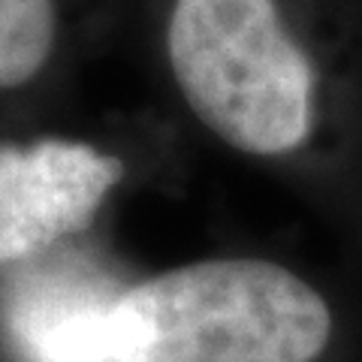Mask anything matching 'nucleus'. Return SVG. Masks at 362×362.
Returning a JSON list of instances; mask_svg holds the SVG:
<instances>
[{"mask_svg": "<svg viewBox=\"0 0 362 362\" xmlns=\"http://www.w3.org/2000/svg\"><path fill=\"white\" fill-rule=\"evenodd\" d=\"M335 314L269 259H202L121 293L106 311L109 362H317Z\"/></svg>", "mask_w": 362, "mask_h": 362, "instance_id": "obj_1", "label": "nucleus"}, {"mask_svg": "<svg viewBox=\"0 0 362 362\" xmlns=\"http://www.w3.org/2000/svg\"><path fill=\"white\" fill-rule=\"evenodd\" d=\"M121 178L118 157L88 142H0V266L88 230Z\"/></svg>", "mask_w": 362, "mask_h": 362, "instance_id": "obj_2", "label": "nucleus"}, {"mask_svg": "<svg viewBox=\"0 0 362 362\" xmlns=\"http://www.w3.org/2000/svg\"><path fill=\"white\" fill-rule=\"evenodd\" d=\"M66 45V0H0V97L45 82Z\"/></svg>", "mask_w": 362, "mask_h": 362, "instance_id": "obj_3", "label": "nucleus"}]
</instances>
